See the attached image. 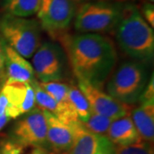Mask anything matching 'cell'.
<instances>
[{
    "label": "cell",
    "mask_w": 154,
    "mask_h": 154,
    "mask_svg": "<svg viewBox=\"0 0 154 154\" xmlns=\"http://www.w3.org/2000/svg\"><path fill=\"white\" fill-rule=\"evenodd\" d=\"M29 154H48L46 149L43 147H33Z\"/></svg>",
    "instance_id": "obj_28"
},
{
    "label": "cell",
    "mask_w": 154,
    "mask_h": 154,
    "mask_svg": "<svg viewBox=\"0 0 154 154\" xmlns=\"http://www.w3.org/2000/svg\"><path fill=\"white\" fill-rule=\"evenodd\" d=\"M47 124V144L57 152H66L71 148L74 129L71 124L61 121L48 111H45Z\"/></svg>",
    "instance_id": "obj_12"
},
{
    "label": "cell",
    "mask_w": 154,
    "mask_h": 154,
    "mask_svg": "<svg viewBox=\"0 0 154 154\" xmlns=\"http://www.w3.org/2000/svg\"><path fill=\"white\" fill-rule=\"evenodd\" d=\"M68 94L72 107L77 115L78 119L82 122L87 121L92 114L93 110L88 99L81 91V89L78 88V86L70 85L69 86Z\"/></svg>",
    "instance_id": "obj_19"
},
{
    "label": "cell",
    "mask_w": 154,
    "mask_h": 154,
    "mask_svg": "<svg viewBox=\"0 0 154 154\" xmlns=\"http://www.w3.org/2000/svg\"><path fill=\"white\" fill-rule=\"evenodd\" d=\"M0 38L23 57L30 58L40 45V24L6 13L0 18Z\"/></svg>",
    "instance_id": "obj_4"
},
{
    "label": "cell",
    "mask_w": 154,
    "mask_h": 154,
    "mask_svg": "<svg viewBox=\"0 0 154 154\" xmlns=\"http://www.w3.org/2000/svg\"><path fill=\"white\" fill-rule=\"evenodd\" d=\"M115 30L117 43L127 55L142 63L153 58V28L134 5H122Z\"/></svg>",
    "instance_id": "obj_2"
},
{
    "label": "cell",
    "mask_w": 154,
    "mask_h": 154,
    "mask_svg": "<svg viewBox=\"0 0 154 154\" xmlns=\"http://www.w3.org/2000/svg\"><path fill=\"white\" fill-rule=\"evenodd\" d=\"M32 66L41 82H59L65 76L66 56L59 45L45 42L35 51Z\"/></svg>",
    "instance_id": "obj_6"
},
{
    "label": "cell",
    "mask_w": 154,
    "mask_h": 154,
    "mask_svg": "<svg viewBox=\"0 0 154 154\" xmlns=\"http://www.w3.org/2000/svg\"><path fill=\"white\" fill-rule=\"evenodd\" d=\"M2 43L5 75V83H32L35 81L32 64L3 40Z\"/></svg>",
    "instance_id": "obj_11"
},
{
    "label": "cell",
    "mask_w": 154,
    "mask_h": 154,
    "mask_svg": "<svg viewBox=\"0 0 154 154\" xmlns=\"http://www.w3.org/2000/svg\"><path fill=\"white\" fill-rule=\"evenodd\" d=\"M5 82V63H4V51H3V43L0 38V88L4 85Z\"/></svg>",
    "instance_id": "obj_26"
},
{
    "label": "cell",
    "mask_w": 154,
    "mask_h": 154,
    "mask_svg": "<svg viewBox=\"0 0 154 154\" xmlns=\"http://www.w3.org/2000/svg\"><path fill=\"white\" fill-rule=\"evenodd\" d=\"M142 17L151 28H154V6L153 4L145 3L142 7Z\"/></svg>",
    "instance_id": "obj_25"
},
{
    "label": "cell",
    "mask_w": 154,
    "mask_h": 154,
    "mask_svg": "<svg viewBox=\"0 0 154 154\" xmlns=\"http://www.w3.org/2000/svg\"><path fill=\"white\" fill-rule=\"evenodd\" d=\"M11 140L27 146L43 147L47 146V124L44 110L35 107L20 116L11 130Z\"/></svg>",
    "instance_id": "obj_7"
},
{
    "label": "cell",
    "mask_w": 154,
    "mask_h": 154,
    "mask_svg": "<svg viewBox=\"0 0 154 154\" xmlns=\"http://www.w3.org/2000/svg\"><path fill=\"white\" fill-rule=\"evenodd\" d=\"M31 85L33 86L35 94L36 107L45 111H48L57 116L58 119H60L61 121L64 122L63 113L60 107L57 104L55 100L51 97V95L42 88V87L39 85V82H37V80L33 81Z\"/></svg>",
    "instance_id": "obj_18"
},
{
    "label": "cell",
    "mask_w": 154,
    "mask_h": 154,
    "mask_svg": "<svg viewBox=\"0 0 154 154\" xmlns=\"http://www.w3.org/2000/svg\"><path fill=\"white\" fill-rule=\"evenodd\" d=\"M24 147L13 140H5L0 143V154H22Z\"/></svg>",
    "instance_id": "obj_22"
},
{
    "label": "cell",
    "mask_w": 154,
    "mask_h": 154,
    "mask_svg": "<svg viewBox=\"0 0 154 154\" xmlns=\"http://www.w3.org/2000/svg\"><path fill=\"white\" fill-rule=\"evenodd\" d=\"M11 117L7 114H5V115L0 116V131L5 128L6 124L11 121Z\"/></svg>",
    "instance_id": "obj_27"
},
{
    "label": "cell",
    "mask_w": 154,
    "mask_h": 154,
    "mask_svg": "<svg viewBox=\"0 0 154 154\" xmlns=\"http://www.w3.org/2000/svg\"><path fill=\"white\" fill-rule=\"evenodd\" d=\"M146 3H151V4H153L154 0H146Z\"/></svg>",
    "instance_id": "obj_30"
},
{
    "label": "cell",
    "mask_w": 154,
    "mask_h": 154,
    "mask_svg": "<svg viewBox=\"0 0 154 154\" xmlns=\"http://www.w3.org/2000/svg\"><path fill=\"white\" fill-rule=\"evenodd\" d=\"M73 1H75L76 3V2H82V1H88V2H90V1H107V0H73Z\"/></svg>",
    "instance_id": "obj_29"
},
{
    "label": "cell",
    "mask_w": 154,
    "mask_h": 154,
    "mask_svg": "<svg viewBox=\"0 0 154 154\" xmlns=\"http://www.w3.org/2000/svg\"><path fill=\"white\" fill-rule=\"evenodd\" d=\"M96 154H115V146L110 142L106 136L102 135Z\"/></svg>",
    "instance_id": "obj_23"
},
{
    "label": "cell",
    "mask_w": 154,
    "mask_h": 154,
    "mask_svg": "<svg viewBox=\"0 0 154 154\" xmlns=\"http://www.w3.org/2000/svg\"><path fill=\"white\" fill-rule=\"evenodd\" d=\"M105 136L114 146H125L141 140L130 116H125L113 120Z\"/></svg>",
    "instance_id": "obj_13"
},
{
    "label": "cell",
    "mask_w": 154,
    "mask_h": 154,
    "mask_svg": "<svg viewBox=\"0 0 154 154\" xmlns=\"http://www.w3.org/2000/svg\"><path fill=\"white\" fill-rule=\"evenodd\" d=\"M71 125L74 129V140L69 154H96L102 135L90 132L80 120Z\"/></svg>",
    "instance_id": "obj_15"
},
{
    "label": "cell",
    "mask_w": 154,
    "mask_h": 154,
    "mask_svg": "<svg viewBox=\"0 0 154 154\" xmlns=\"http://www.w3.org/2000/svg\"><path fill=\"white\" fill-rule=\"evenodd\" d=\"M148 82V71L144 63L128 61L116 69L107 83V94L125 105L139 102Z\"/></svg>",
    "instance_id": "obj_3"
},
{
    "label": "cell",
    "mask_w": 154,
    "mask_h": 154,
    "mask_svg": "<svg viewBox=\"0 0 154 154\" xmlns=\"http://www.w3.org/2000/svg\"><path fill=\"white\" fill-rule=\"evenodd\" d=\"M39 85L46 93L51 95V97L55 100L60 107L63 113L64 122L73 124L79 120L69 98V85L60 82H40Z\"/></svg>",
    "instance_id": "obj_16"
},
{
    "label": "cell",
    "mask_w": 154,
    "mask_h": 154,
    "mask_svg": "<svg viewBox=\"0 0 154 154\" xmlns=\"http://www.w3.org/2000/svg\"><path fill=\"white\" fill-rule=\"evenodd\" d=\"M72 69L77 79L100 88L117 60L113 42L99 33H82L64 38Z\"/></svg>",
    "instance_id": "obj_1"
},
{
    "label": "cell",
    "mask_w": 154,
    "mask_h": 154,
    "mask_svg": "<svg viewBox=\"0 0 154 154\" xmlns=\"http://www.w3.org/2000/svg\"><path fill=\"white\" fill-rule=\"evenodd\" d=\"M8 100L7 115L16 119L36 107L35 94L31 83H4L0 88Z\"/></svg>",
    "instance_id": "obj_10"
},
{
    "label": "cell",
    "mask_w": 154,
    "mask_h": 154,
    "mask_svg": "<svg viewBox=\"0 0 154 154\" xmlns=\"http://www.w3.org/2000/svg\"><path fill=\"white\" fill-rule=\"evenodd\" d=\"M76 10V3L73 0H41L37 17L45 30L60 33L69 27Z\"/></svg>",
    "instance_id": "obj_8"
},
{
    "label": "cell",
    "mask_w": 154,
    "mask_h": 154,
    "mask_svg": "<svg viewBox=\"0 0 154 154\" xmlns=\"http://www.w3.org/2000/svg\"><path fill=\"white\" fill-rule=\"evenodd\" d=\"M122 5L108 1H90L76 10L75 28L83 33H98L115 29Z\"/></svg>",
    "instance_id": "obj_5"
},
{
    "label": "cell",
    "mask_w": 154,
    "mask_h": 154,
    "mask_svg": "<svg viewBox=\"0 0 154 154\" xmlns=\"http://www.w3.org/2000/svg\"><path fill=\"white\" fill-rule=\"evenodd\" d=\"M115 154H154L152 143L140 140L136 143L115 146Z\"/></svg>",
    "instance_id": "obj_21"
},
{
    "label": "cell",
    "mask_w": 154,
    "mask_h": 154,
    "mask_svg": "<svg viewBox=\"0 0 154 154\" xmlns=\"http://www.w3.org/2000/svg\"><path fill=\"white\" fill-rule=\"evenodd\" d=\"M113 119L107 117L105 116L99 115L95 112H92L89 118L86 122H82L85 128L90 132L99 134V135H105L108 131Z\"/></svg>",
    "instance_id": "obj_20"
},
{
    "label": "cell",
    "mask_w": 154,
    "mask_h": 154,
    "mask_svg": "<svg viewBox=\"0 0 154 154\" xmlns=\"http://www.w3.org/2000/svg\"><path fill=\"white\" fill-rule=\"evenodd\" d=\"M132 121L141 140L149 143L154 140V101H143L132 113Z\"/></svg>",
    "instance_id": "obj_14"
},
{
    "label": "cell",
    "mask_w": 154,
    "mask_h": 154,
    "mask_svg": "<svg viewBox=\"0 0 154 154\" xmlns=\"http://www.w3.org/2000/svg\"><path fill=\"white\" fill-rule=\"evenodd\" d=\"M41 0H4L7 14L18 17H28L38 12Z\"/></svg>",
    "instance_id": "obj_17"
},
{
    "label": "cell",
    "mask_w": 154,
    "mask_h": 154,
    "mask_svg": "<svg viewBox=\"0 0 154 154\" xmlns=\"http://www.w3.org/2000/svg\"><path fill=\"white\" fill-rule=\"evenodd\" d=\"M77 86L87 98L92 110L115 120L128 114V106L116 100L100 88L94 87L85 81L77 79Z\"/></svg>",
    "instance_id": "obj_9"
},
{
    "label": "cell",
    "mask_w": 154,
    "mask_h": 154,
    "mask_svg": "<svg viewBox=\"0 0 154 154\" xmlns=\"http://www.w3.org/2000/svg\"><path fill=\"white\" fill-rule=\"evenodd\" d=\"M143 101H154L153 75H152L150 81H148L139 100V102H143Z\"/></svg>",
    "instance_id": "obj_24"
}]
</instances>
